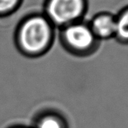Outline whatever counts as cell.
Returning <instances> with one entry per match:
<instances>
[{
	"label": "cell",
	"instance_id": "8",
	"mask_svg": "<svg viewBox=\"0 0 128 128\" xmlns=\"http://www.w3.org/2000/svg\"><path fill=\"white\" fill-rule=\"evenodd\" d=\"M7 128H32V126H27L24 124H14Z\"/></svg>",
	"mask_w": 128,
	"mask_h": 128
},
{
	"label": "cell",
	"instance_id": "6",
	"mask_svg": "<svg viewBox=\"0 0 128 128\" xmlns=\"http://www.w3.org/2000/svg\"><path fill=\"white\" fill-rule=\"evenodd\" d=\"M116 32L115 38L121 44L128 45V5L115 15Z\"/></svg>",
	"mask_w": 128,
	"mask_h": 128
},
{
	"label": "cell",
	"instance_id": "5",
	"mask_svg": "<svg viewBox=\"0 0 128 128\" xmlns=\"http://www.w3.org/2000/svg\"><path fill=\"white\" fill-rule=\"evenodd\" d=\"M32 128H70L67 118L54 109H45L38 112L32 119Z\"/></svg>",
	"mask_w": 128,
	"mask_h": 128
},
{
	"label": "cell",
	"instance_id": "7",
	"mask_svg": "<svg viewBox=\"0 0 128 128\" xmlns=\"http://www.w3.org/2000/svg\"><path fill=\"white\" fill-rule=\"evenodd\" d=\"M24 0H0V19L11 16L21 7Z\"/></svg>",
	"mask_w": 128,
	"mask_h": 128
},
{
	"label": "cell",
	"instance_id": "4",
	"mask_svg": "<svg viewBox=\"0 0 128 128\" xmlns=\"http://www.w3.org/2000/svg\"><path fill=\"white\" fill-rule=\"evenodd\" d=\"M88 22V25L99 40L115 38L116 32L115 15L109 11H101L96 14Z\"/></svg>",
	"mask_w": 128,
	"mask_h": 128
},
{
	"label": "cell",
	"instance_id": "1",
	"mask_svg": "<svg viewBox=\"0 0 128 128\" xmlns=\"http://www.w3.org/2000/svg\"><path fill=\"white\" fill-rule=\"evenodd\" d=\"M56 32V27L41 11L29 13L17 24L14 32V46L26 58H40L52 48Z\"/></svg>",
	"mask_w": 128,
	"mask_h": 128
},
{
	"label": "cell",
	"instance_id": "2",
	"mask_svg": "<svg viewBox=\"0 0 128 128\" xmlns=\"http://www.w3.org/2000/svg\"><path fill=\"white\" fill-rule=\"evenodd\" d=\"M59 41L62 47L72 56L89 57L99 50V40L91 31L88 22L81 20L58 29Z\"/></svg>",
	"mask_w": 128,
	"mask_h": 128
},
{
	"label": "cell",
	"instance_id": "3",
	"mask_svg": "<svg viewBox=\"0 0 128 128\" xmlns=\"http://www.w3.org/2000/svg\"><path fill=\"white\" fill-rule=\"evenodd\" d=\"M88 10V0H45L42 13L60 29L84 20Z\"/></svg>",
	"mask_w": 128,
	"mask_h": 128
}]
</instances>
